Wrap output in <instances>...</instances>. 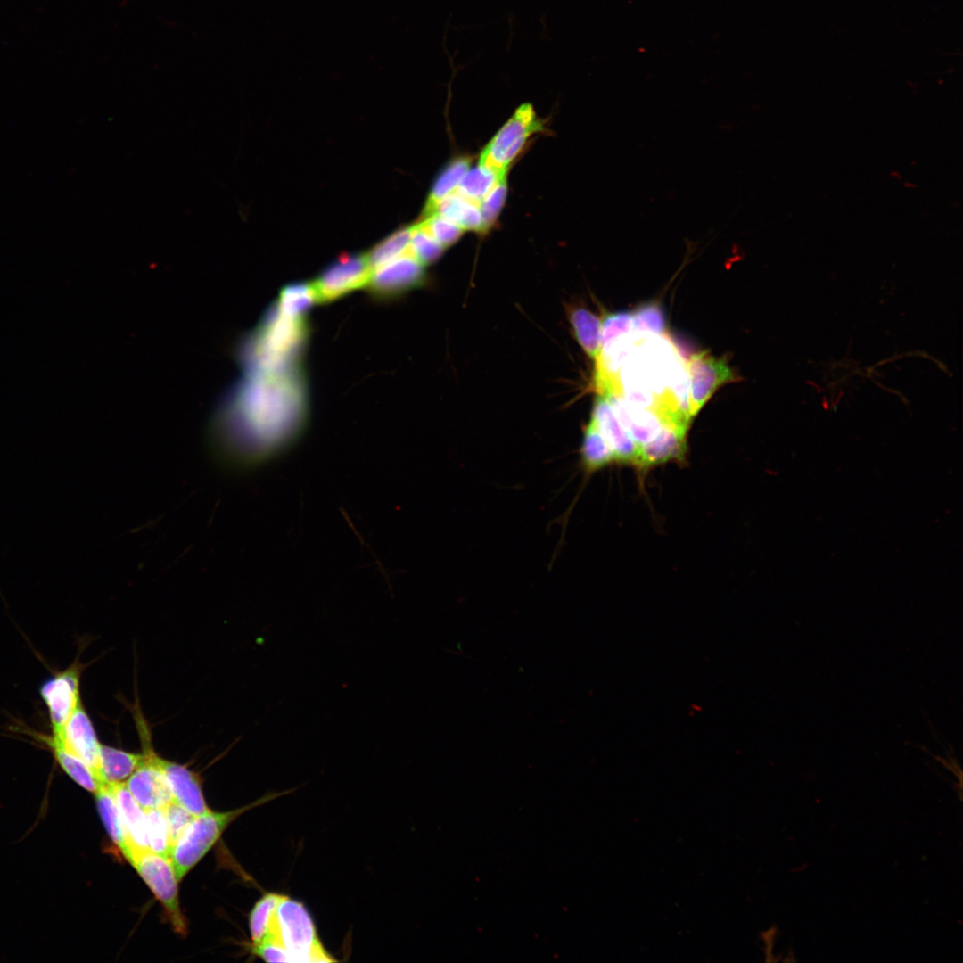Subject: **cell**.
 Returning a JSON list of instances; mask_svg holds the SVG:
<instances>
[{"label": "cell", "instance_id": "6da1fadb", "mask_svg": "<svg viewBox=\"0 0 963 963\" xmlns=\"http://www.w3.org/2000/svg\"><path fill=\"white\" fill-rule=\"evenodd\" d=\"M309 406L301 366L284 371L270 399L253 403L219 424L210 440L214 460L230 470H245L277 457L296 443L307 426Z\"/></svg>", "mask_w": 963, "mask_h": 963}, {"label": "cell", "instance_id": "7a4b0ae2", "mask_svg": "<svg viewBox=\"0 0 963 963\" xmlns=\"http://www.w3.org/2000/svg\"><path fill=\"white\" fill-rule=\"evenodd\" d=\"M291 791L271 794L252 805L234 811L226 812L209 811L195 816L169 851V857L177 880L180 881L202 860L219 839L226 827L243 811Z\"/></svg>", "mask_w": 963, "mask_h": 963}, {"label": "cell", "instance_id": "3957f363", "mask_svg": "<svg viewBox=\"0 0 963 963\" xmlns=\"http://www.w3.org/2000/svg\"><path fill=\"white\" fill-rule=\"evenodd\" d=\"M289 953L291 962H333L336 959L318 938L314 920L305 905L283 895L271 929Z\"/></svg>", "mask_w": 963, "mask_h": 963}, {"label": "cell", "instance_id": "277c9868", "mask_svg": "<svg viewBox=\"0 0 963 963\" xmlns=\"http://www.w3.org/2000/svg\"><path fill=\"white\" fill-rule=\"evenodd\" d=\"M545 129L531 103L519 105L513 115L483 147L478 165L497 174L507 173L528 140Z\"/></svg>", "mask_w": 963, "mask_h": 963}, {"label": "cell", "instance_id": "5b68a950", "mask_svg": "<svg viewBox=\"0 0 963 963\" xmlns=\"http://www.w3.org/2000/svg\"><path fill=\"white\" fill-rule=\"evenodd\" d=\"M130 864L161 902L173 929L179 934H185L186 923L178 900V880L169 857L150 850L140 851L133 854Z\"/></svg>", "mask_w": 963, "mask_h": 963}, {"label": "cell", "instance_id": "8992f818", "mask_svg": "<svg viewBox=\"0 0 963 963\" xmlns=\"http://www.w3.org/2000/svg\"><path fill=\"white\" fill-rule=\"evenodd\" d=\"M410 247V246H409ZM427 282L425 266L411 250L372 269L366 290L378 302L399 300Z\"/></svg>", "mask_w": 963, "mask_h": 963}, {"label": "cell", "instance_id": "52a82bcc", "mask_svg": "<svg viewBox=\"0 0 963 963\" xmlns=\"http://www.w3.org/2000/svg\"><path fill=\"white\" fill-rule=\"evenodd\" d=\"M372 268L366 253H342L311 281L317 304H327L366 287Z\"/></svg>", "mask_w": 963, "mask_h": 963}, {"label": "cell", "instance_id": "ba28073f", "mask_svg": "<svg viewBox=\"0 0 963 963\" xmlns=\"http://www.w3.org/2000/svg\"><path fill=\"white\" fill-rule=\"evenodd\" d=\"M689 378L690 415L696 416L722 384L736 380L733 371L721 358L707 351L693 354L686 364Z\"/></svg>", "mask_w": 963, "mask_h": 963}, {"label": "cell", "instance_id": "9c48e42d", "mask_svg": "<svg viewBox=\"0 0 963 963\" xmlns=\"http://www.w3.org/2000/svg\"><path fill=\"white\" fill-rule=\"evenodd\" d=\"M78 665L57 673L40 687V695L48 709L52 737H58L80 703Z\"/></svg>", "mask_w": 963, "mask_h": 963}, {"label": "cell", "instance_id": "30bf717a", "mask_svg": "<svg viewBox=\"0 0 963 963\" xmlns=\"http://www.w3.org/2000/svg\"><path fill=\"white\" fill-rule=\"evenodd\" d=\"M143 760L126 786L133 798L144 810L163 809L173 801L170 786L152 759L153 750L144 748Z\"/></svg>", "mask_w": 963, "mask_h": 963}, {"label": "cell", "instance_id": "8fae6325", "mask_svg": "<svg viewBox=\"0 0 963 963\" xmlns=\"http://www.w3.org/2000/svg\"><path fill=\"white\" fill-rule=\"evenodd\" d=\"M47 739L80 758L93 770L99 780L101 744L81 702L64 725L61 734L55 737H47Z\"/></svg>", "mask_w": 963, "mask_h": 963}, {"label": "cell", "instance_id": "7c38bea8", "mask_svg": "<svg viewBox=\"0 0 963 963\" xmlns=\"http://www.w3.org/2000/svg\"><path fill=\"white\" fill-rule=\"evenodd\" d=\"M154 762L166 777L173 794V801L193 816L209 811L205 802L199 776L186 766L168 761L152 753Z\"/></svg>", "mask_w": 963, "mask_h": 963}, {"label": "cell", "instance_id": "4fadbf2b", "mask_svg": "<svg viewBox=\"0 0 963 963\" xmlns=\"http://www.w3.org/2000/svg\"><path fill=\"white\" fill-rule=\"evenodd\" d=\"M591 419L614 452L616 462L637 465L639 447L622 427L610 403L602 395L594 402Z\"/></svg>", "mask_w": 963, "mask_h": 963}, {"label": "cell", "instance_id": "5bb4252c", "mask_svg": "<svg viewBox=\"0 0 963 963\" xmlns=\"http://www.w3.org/2000/svg\"><path fill=\"white\" fill-rule=\"evenodd\" d=\"M602 396L610 403L619 422L638 446L650 441L659 433L663 422L654 411L630 402L620 393Z\"/></svg>", "mask_w": 963, "mask_h": 963}, {"label": "cell", "instance_id": "9a60e30c", "mask_svg": "<svg viewBox=\"0 0 963 963\" xmlns=\"http://www.w3.org/2000/svg\"><path fill=\"white\" fill-rule=\"evenodd\" d=\"M687 429L672 423H663L659 433L653 440L638 446L637 466L646 469L668 461L682 459L686 452Z\"/></svg>", "mask_w": 963, "mask_h": 963}, {"label": "cell", "instance_id": "2e32d148", "mask_svg": "<svg viewBox=\"0 0 963 963\" xmlns=\"http://www.w3.org/2000/svg\"><path fill=\"white\" fill-rule=\"evenodd\" d=\"M107 785L115 799L124 828L133 848V854L136 852L150 850L144 811L133 798L126 783Z\"/></svg>", "mask_w": 963, "mask_h": 963}, {"label": "cell", "instance_id": "e0dca14e", "mask_svg": "<svg viewBox=\"0 0 963 963\" xmlns=\"http://www.w3.org/2000/svg\"><path fill=\"white\" fill-rule=\"evenodd\" d=\"M472 165V157L457 156L452 159L437 176L432 184L420 218L435 213L439 204L453 193Z\"/></svg>", "mask_w": 963, "mask_h": 963}, {"label": "cell", "instance_id": "ac0fdd59", "mask_svg": "<svg viewBox=\"0 0 963 963\" xmlns=\"http://www.w3.org/2000/svg\"><path fill=\"white\" fill-rule=\"evenodd\" d=\"M95 794L99 813L109 836L130 863L133 855V848L129 843L119 809L109 786L107 784H100Z\"/></svg>", "mask_w": 963, "mask_h": 963}, {"label": "cell", "instance_id": "d6986e66", "mask_svg": "<svg viewBox=\"0 0 963 963\" xmlns=\"http://www.w3.org/2000/svg\"><path fill=\"white\" fill-rule=\"evenodd\" d=\"M142 760V753H133L101 745L98 772L100 784L124 782L132 775Z\"/></svg>", "mask_w": 963, "mask_h": 963}, {"label": "cell", "instance_id": "ffe728a7", "mask_svg": "<svg viewBox=\"0 0 963 963\" xmlns=\"http://www.w3.org/2000/svg\"><path fill=\"white\" fill-rule=\"evenodd\" d=\"M580 455V465L588 474L616 462L614 452L591 418L584 428Z\"/></svg>", "mask_w": 963, "mask_h": 963}, {"label": "cell", "instance_id": "44dd1931", "mask_svg": "<svg viewBox=\"0 0 963 963\" xmlns=\"http://www.w3.org/2000/svg\"><path fill=\"white\" fill-rule=\"evenodd\" d=\"M434 214L457 225L464 232L485 233L479 206L456 193L447 196L439 204Z\"/></svg>", "mask_w": 963, "mask_h": 963}, {"label": "cell", "instance_id": "7402d4cb", "mask_svg": "<svg viewBox=\"0 0 963 963\" xmlns=\"http://www.w3.org/2000/svg\"><path fill=\"white\" fill-rule=\"evenodd\" d=\"M568 317L579 344L590 358L596 360L601 350V319L581 307L571 309Z\"/></svg>", "mask_w": 963, "mask_h": 963}, {"label": "cell", "instance_id": "603a6c76", "mask_svg": "<svg viewBox=\"0 0 963 963\" xmlns=\"http://www.w3.org/2000/svg\"><path fill=\"white\" fill-rule=\"evenodd\" d=\"M314 304L317 300L311 282H295L283 288L276 307L285 316L307 317Z\"/></svg>", "mask_w": 963, "mask_h": 963}, {"label": "cell", "instance_id": "cb8c5ba5", "mask_svg": "<svg viewBox=\"0 0 963 963\" xmlns=\"http://www.w3.org/2000/svg\"><path fill=\"white\" fill-rule=\"evenodd\" d=\"M45 742L52 748L54 757L62 770L80 786L95 793L100 783L93 770L80 758L47 738Z\"/></svg>", "mask_w": 963, "mask_h": 963}, {"label": "cell", "instance_id": "d4e9b609", "mask_svg": "<svg viewBox=\"0 0 963 963\" xmlns=\"http://www.w3.org/2000/svg\"><path fill=\"white\" fill-rule=\"evenodd\" d=\"M282 897L283 894L268 893L255 903L249 917L252 945L259 942L271 931Z\"/></svg>", "mask_w": 963, "mask_h": 963}, {"label": "cell", "instance_id": "484cf974", "mask_svg": "<svg viewBox=\"0 0 963 963\" xmlns=\"http://www.w3.org/2000/svg\"><path fill=\"white\" fill-rule=\"evenodd\" d=\"M501 175L479 165L470 168L454 193L479 206Z\"/></svg>", "mask_w": 963, "mask_h": 963}, {"label": "cell", "instance_id": "4316f807", "mask_svg": "<svg viewBox=\"0 0 963 963\" xmlns=\"http://www.w3.org/2000/svg\"><path fill=\"white\" fill-rule=\"evenodd\" d=\"M632 334L636 340L665 334V316L662 307L655 301L638 306L632 313Z\"/></svg>", "mask_w": 963, "mask_h": 963}, {"label": "cell", "instance_id": "83f0119b", "mask_svg": "<svg viewBox=\"0 0 963 963\" xmlns=\"http://www.w3.org/2000/svg\"><path fill=\"white\" fill-rule=\"evenodd\" d=\"M412 226L398 229L366 252L371 268H374L410 250Z\"/></svg>", "mask_w": 963, "mask_h": 963}, {"label": "cell", "instance_id": "f1b7e54d", "mask_svg": "<svg viewBox=\"0 0 963 963\" xmlns=\"http://www.w3.org/2000/svg\"><path fill=\"white\" fill-rule=\"evenodd\" d=\"M507 195V173L502 174L479 204L485 233L498 220Z\"/></svg>", "mask_w": 963, "mask_h": 963}, {"label": "cell", "instance_id": "f546056e", "mask_svg": "<svg viewBox=\"0 0 963 963\" xmlns=\"http://www.w3.org/2000/svg\"><path fill=\"white\" fill-rule=\"evenodd\" d=\"M144 812L150 851L169 856L170 844L163 809H151Z\"/></svg>", "mask_w": 963, "mask_h": 963}, {"label": "cell", "instance_id": "4dcf8cb0", "mask_svg": "<svg viewBox=\"0 0 963 963\" xmlns=\"http://www.w3.org/2000/svg\"><path fill=\"white\" fill-rule=\"evenodd\" d=\"M416 224L445 249L457 243L464 234L457 225L437 214L420 218Z\"/></svg>", "mask_w": 963, "mask_h": 963}, {"label": "cell", "instance_id": "1f68e13d", "mask_svg": "<svg viewBox=\"0 0 963 963\" xmlns=\"http://www.w3.org/2000/svg\"><path fill=\"white\" fill-rule=\"evenodd\" d=\"M409 246L414 257L424 266L437 261L445 250L426 232L421 229L416 223L412 225Z\"/></svg>", "mask_w": 963, "mask_h": 963}, {"label": "cell", "instance_id": "d6a6232c", "mask_svg": "<svg viewBox=\"0 0 963 963\" xmlns=\"http://www.w3.org/2000/svg\"><path fill=\"white\" fill-rule=\"evenodd\" d=\"M632 331V313L619 311L606 315L602 322L601 347L616 338L631 333Z\"/></svg>", "mask_w": 963, "mask_h": 963}, {"label": "cell", "instance_id": "836d02e7", "mask_svg": "<svg viewBox=\"0 0 963 963\" xmlns=\"http://www.w3.org/2000/svg\"><path fill=\"white\" fill-rule=\"evenodd\" d=\"M169 837L170 848L183 835L195 817L178 803L172 801L163 808ZM170 851V850H169Z\"/></svg>", "mask_w": 963, "mask_h": 963}, {"label": "cell", "instance_id": "e575fe53", "mask_svg": "<svg viewBox=\"0 0 963 963\" xmlns=\"http://www.w3.org/2000/svg\"><path fill=\"white\" fill-rule=\"evenodd\" d=\"M252 952L267 962H291L288 951L273 931L252 945Z\"/></svg>", "mask_w": 963, "mask_h": 963}]
</instances>
